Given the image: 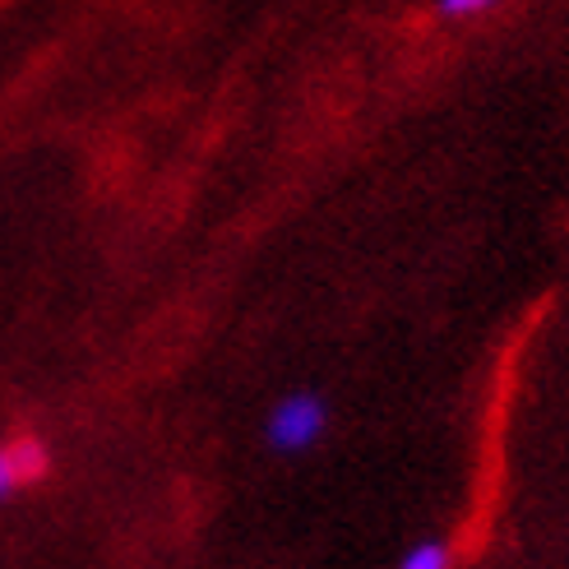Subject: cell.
I'll use <instances>...</instances> for the list:
<instances>
[{"label": "cell", "mask_w": 569, "mask_h": 569, "mask_svg": "<svg viewBox=\"0 0 569 569\" xmlns=\"http://www.w3.org/2000/svg\"><path fill=\"white\" fill-rule=\"evenodd\" d=\"M440 6H445L449 14H472V10H487V6H496V0H440Z\"/></svg>", "instance_id": "obj_4"}, {"label": "cell", "mask_w": 569, "mask_h": 569, "mask_svg": "<svg viewBox=\"0 0 569 569\" xmlns=\"http://www.w3.org/2000/svg\"><path fill=\"white\" fill-rule=\"evenodd\" d=\"M329 426V412L316 393H292L282 398L278 412L269 417V445L278 453H297V449H310Z\"/></svg>", "instance_id": "obj_1"}, {"label": "cell", "mask_w": 569, "mask_h": 569, "mask_svg": "<svg viewBox=\"0 0 569 569\" xmlns=\"http://www.w3.org/2000/svg\"><path fill=\"white\" fill-rule=\"evenodd\" d=\"M42 468H47V459H42V449L33 440L0 445V500H6L10 491H19L23 481H33Z\"/></svg>", "instance_id": "obj_2"}, {"label": "cell", "mask_w": 569, "mask_h": 569, "mask_svg": "<svg viewBox=\"0 0 569 569\" xmlns=\"http://www.w3.org/2000/svg\"><path fill=\"white\" fill-rule=\"evenodd\" d=\"M398 569H449V547L445 542H417Z\"/></svg>", "instance_id": "obj_3"}]
</instances>
